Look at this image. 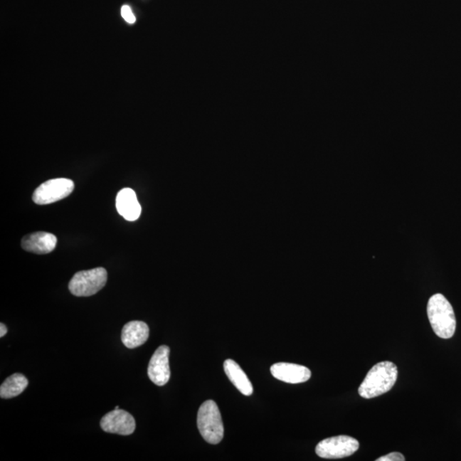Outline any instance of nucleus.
<instances>
[{
	"instance_id": "nucleus-1",
	"label": "nucleus",
	"mask_w": 461,
	"mask_h": 461,
	"mask_svg": "<svg viewBox=\"0 0 461 461\" xmlns=\"http://www.w3.org/2000/svg\"><path fill=\"white\" fill-rule=\"evenodd\" d=\"M398 371L394 363L382 361L378 363L369 371L359 387V395L363 398L371 399L386 394L395 386Z\"/></svg>"
},
{
	"instance_id": "nucleus-2",
	"label": "nucleus",
	"mask_w": 461,
	"mask_h": 461,
	"mask_svg": "<svg viewBox=\"0 0 461 461\" xmlns=\"http://www.w3.org/2000/svg\"><path fill=\"white\" fill-rule=\"evenodd\" d=\"M427 314L431 327L439 337L448 339L454 336L456 329L455 311L443 295L435 294L429 299Z\"/></svg>"
},
{
	"instance_id": "nucleus-3",
	"label": "nucleus",
	"mask_w": 461,
	"mask_h": 461,
	"mask_svg": "<svg viewBox=\"0 0 461 461\" xmlns=\"http://www.w3.org/2000/svg\"><path fill=\"white\" fill-rule=\"evenodd\" d=\"M198 427L205 441L211 444L221 443L224 437L223 422L215 401L208 400L201 405L198 413Z\"/></svg>"
},
{
	"instance_id": "nucleus-4",
	"label": "nucleus",
	"mask_w": 461,
	"mask_h": 461,
	"mask_svg": "<svg viewBox=\"0 0 461 461\" xmlns=\"http://www.w3.org/2000/svg\"><path fill=\"white\" fill-rule=\"evenodd\" d=\"M107 277L108 275L104 267L80 271L72 277L68 289L75 297H91L105 287Z\"/></svg>"
},
{
	"instance_id": "nucleus-5",
	"label": "nucleus",
	"mask_w": 461,
	"mask_h": 461,
	"mask_svg": "<svg viewBox=\"0 0 461 461\" xmlns=\"http://www.w3.org/2000/svg\"><path fill=\"white\" fill-rule=\"evenodd\" d=\"M360 447L356 438L337 435L323 440L315 447L316 455L323 459H341L351 456Z\"/></svg>"
},
{
	"instance_id": "nucleus-6",
	"label": "nucleus",
	"mask_w": 461,
	"mask_h": 461,
	"mask_svg": "<svg viewBox=\"0 0 461 461\" xmlns=\"http://www.w3.org/2000/svg\"><path fill=\"white\" fill-rule=\"evenodd\" d=\"M75 184L71 179L59 178L50 179L42 183L34 191L33 201L38 205H46L58 202L66 198L74 191Z\"/></svg>"
},
{
	"instance_id": "nucleus-7",
	"label": "nucleus",
	"mask_w": 461,
	"mask_h": 461,
	"mask_svg": "<svg viewBox=\"0 0 461 461\" xmlns=\"http://www.w3.org/2000/svg\"><path fill=\"white\" fill-rule=\"evenodd\" d=\"M100 426L105 433L129 435L134 433L136 422L132 414L119 408L105 414Z\"/></svg>"
},
{
	"instance_id": "nucleus-8",
	"label": "nucleus",
	"mask_w": 461,
	"mask_h": 461,
	"mask_svg": "<svg viewBox=\"0 0 461 461\" xmlns=\"http://www.w3.org/2000/svg\"><path fill=\"white\" fill-rule=\"evenodd\" d=\"M170 349L168 346L161 345L158 348L149 361L148 366V376L152 381L158 386H164L169 381Z\"/></svg>"
},
{
	"instance_id": "nucleus-9",
	"label": "nucleus",
	"mask_w": 461,
	"mask_h": 461,
	"mask_svg": "<svg viewBox=\"0 0 461 461\" xmlns=\"http://www.w3.org/2000/svg\"><path fill=\"white\" fill-rule=\"evenodd\" d=\"M273 377L288 383L307 382L311 378V371L304 366L292 363L280 362L270 369Z\"/></svg>"
},
{
	"instance_id": "nucleus-10",
	"label": "nucleus",
	"mask_w": 461,
	"mask_h": 461,
	"mask_svg": "<svg viewBox=\"0 0 461 461\" xmlns=\"http://www.w3.org/2000/svg\"><path fill=\"white\" fill-rule=\"evenodd\" d=\"M55 235L46 232H37L27 235L21 240V247L28 252L38 255L49 254L57 246Z\"/></svg>"
},
{
	"instance_id": "nucleus-11",
	"label": "nucleus",
	"mask_w": 461,
	"mask_h": 461,
	"mask_svg": "<svg viewBox=\"0 0 461 461\" xmlns=\"http://www.w3.org/2000/svg\"><path fill=\"white\" fill-rule=\"evenodd\" d=\"M117 208L120 215L128 221L138 220L142 211L135 191L130 188H124L118 192Z\"/></svg>"
},
{
	"instance_id": "nucleus-12",
	"label": "nucleus",
	"mask_w": 461,
	"mask_h": 461,
	"mask_svg": "<svg viewBox=\"0 0 461 461\" xmlns=\"http://www.w3.org/2000/svg\"><path fill=\"white\" fill-rule=\"evenodd\" d=\"M149 334V329L147 323L134 320L123 327L122 341L127 349H135L148 340Z\"/></svg>"
},
{
	"instance_id": "nucleus-13",
	"label": "nucleus",
	"mask_w": 461,
	"mask_h": 461,
	"mask_svg": "<svg viewBox=\"0 0 461 461\" xmlns=\"http://www.w3.org/2000/svg\"><path fill=\"white\" fill-rule=\"evenodd\" d=\"M224 370L230 381L238 388L243 395L250 396L253 393V386L248 378L245 371H243L240 366L233 360H226L224 362Z\"/></svg>"
},
{
	"instance_id": "nucleus-14",
	"label": "nucleus",
	"mask_w": 461,
	"mask_h": 461,
	"mask_svg": "<svg viewBox=\"0 0 461 461\" xmlns=\"http://www.w3.org/2000/svg\"><path fill=\"white\" fill-rule=\"evenodd\" d=\"M28 386V380L24 375L15 373L4 380L0 387V396L3 399H10L19 396Z\"/></svg>"
},
{
	"instance_id": "nucleus-15",
	"label": "nucleus",
	"mask_w": 461,
	"mask_h": 461,
	"mask_svg": "<svg viewBox=\"0 0 461 461\" xmlns=\"http://www.w3.org/2000/svg\"><path fill=\"white\" fill-rule=\"evenodd\" d=\"M122 16L128 23L134 24L136 21L134 13H132L129 6H123L122 8Z\"/></svg>"
},
{
	"instance_id": "nucleus-16",
	"label": "nucleus",
	"mask_w": 461,
	"mask_h": 461,
	"mask_svg": "<svg viewBox=\"0 0 461 461\" xmlns=\"http://www.w3.org/2000/svg\"><path fill=\"white\" fill-rule=\"evenodd\" d=\"M376 460L377 461H404L405 458L404 456L401 454V452H391V454H388L387 455L380 457V458Z\"/></svg>"
},
{
	"instance_id": "nucleus-17",
	"label": "nucleus",
	"mask_w": 461,
	"mask_h": 461,
	"mask_svg": "<svg viewBox=\"0 0 461 461\" xmlns=\"http://www.w3.org/2000/svg\"><path fill=\"white\" fill-rule=\"evenodd\" d=\"M8 332V328L4 323L0 324V337H3L6 335Z\"/></svg>"
},
{
	"instance_id": "nucleus-18",
	"label": "nucleus",
	"mask_w": 461,
	"mask_h": 461,
	"mask_svg": "<svg viewBox=\"0 0 461 461\" xmlns=\"http://www.w3.org/2000/svg\"><path fill=\"white\" fill-rule=\"evenodd\" d=\"M115 409H119L118 406H117V407H115Z\"/></svg>"
}]
</instances>
